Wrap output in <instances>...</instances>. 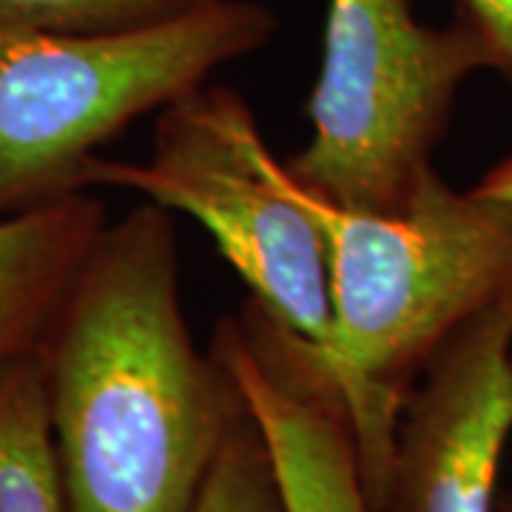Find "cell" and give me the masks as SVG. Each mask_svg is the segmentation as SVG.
I'll return each instance as SVG.
<instances>
[{
	"instance_id": "6da1fadb",
	"label": "cell",
	"mask_w": 512,
	"mask_h": 512,
	"mask_svg": "<svg viewBox=\"0 0 512 512\" xmlns=\"http://www.w3.org/2000/svg\"><path fill=\"white\" fill-rule=\"evenodd\" d=\"M37 356L63 512H197L248 407L191 336L171 211L109 220Z\"/></svg>"
},
{
	"instance_id": "7a4b0ae2",
	"label": "cell",
	"mask_w": 512,
	"mask_h": 512,
	"mask_svg": "<svg viewBox=\"0 0 512 512\" xmlns=\"http://www.w3.org/2000/svg\"><path fill=\"white\" fill-rule=\"evenodd\" d=\"M262 168L319 228L333 330L322 359L382 512L404 399L430 356L512 288V202L456 191L439 171L399 214L350 211L308 191L262 146Z\"/></svg>"
},
{
	"instance_id": "3957f363",
	"label": "cell",
	"mask_w": 512,
	"mask_h": 512,
	"mask_svg": "<svg viewBox=\"0 0 512 512\" xmlns=\"http://www.w3.org/2000/svg\"><path fill=\"white\" fill-rule=\"evenodd\" d=\"M256 0L131 32H57L0 12V220L86 191L100 148L276 35Z\"/></svg>"
},
{
	"instance_id": "277c9868",
	"label": "cell",
	"mask_w": 512,
	"mask_h": 512,
	"mask_svg": "<svg viewBox=\"0 0 512 512\" xmlns=\"http://www.w3.org/2000/svg\"><path fill=\"white\" fill-rule=\"evenodd\" d=\"M476 72L487 60L461 20L421 23L410 0H330L311 137L288 174L350 211L399 214L436 174L433 154Z\"/></svg>"
},
{
	"instance_id": "5b68a950",
	"label": "cell",
	"mask_w": 512,
	"mask_h": 512,
	"mask_svg": "<svg viewBox=\"0 0 512 512\" xmlns=\"http://www.w3.org/2000/svg\"><path fill=\"white\" fill-rule=\"evenodd\" d=\"M265 137L248 100L220 83L157 111L140 163L94 157L89 188H126L200 222L262 311L325 359L333 330L325 242L313 220L262 168Z\"/></svg>"
},
{
	"instance_id": "8992f818",
	"label": "cell",
	"mask_w": 512,
	"mask_h": 512,
	"mask_svg": "<svg viewBox=\"0 0 512 512\" xmlns=\"http://www.w3.org/2000/svg\"><path fill=\"white\" fill-rule=\"evenodd\" d=\"M512 436V288L467 319L404 399L382 512H498Z\"/></svg>"
},
{
	"instance_id": "52a82bcc",
	"label": "cell",
	"mask_w": 512,
	"mask_h": 512,
	"mask_svg": "<svg viewBox=\"0 0 512 512\" xmlns=\"http://www.w3.org/2000/svg\"><path fill=\"white\" fill-rule=\"evenodd\" d=\"M211 350L262 433L282 512H376L345 402L305 342L248 299L217 322Z\"/></svg>"
},
{
	"instance_id": "ba28073f",
	"label": "cell",
	"mask_w": 512,
	"mask_h": 512,
	"mask_svg": "<svg viewBox=\"0 0 512 512\" xmlns=\"http://www.w3.org/2000/svg\"><path fill=\"white\" fill-rule=\"evenodd\" d=\"M106 225L89 191L0 220V367L40 348Z\"/></svg>"
},
{
	"instance_id": "9c48e42d",
	"label": "cell",
	"mask_w": 512,
	"mask_h": 512,
	"mask_svg": "<svg viewBox=\"0 0 512 512\" xmlns=\"http://www.w3.org/2000/svg\"><path fill=\"white\" fill-rule=\"evenodd\" d=\"M0 512H63L37 350L0 367Z\"/></svg>"
},
{
	"instance_id": "30bf717a",
	"label": "cell",
	"mask_w": 512,
	"mask_h": 512,
	"mask_svg": "<svg viewBox=\"0 0 512 512\" xmlns=\"http://www.w3.org/2000/svg\"><path fill=\"white\" fill-rule=\"evenodd\" d=\"M197 512H282L271 456L251 413L237 421L225 441Z\"/></svg>"
},
{
	"instance_id": "8fae6325",
	"label": "cell",
	"mask_w": 512,
	"mask_h": 512,
	"mask_svg": "<svg viewBox=\"0 0 512 512\" xmlns=\"http://www.w3.org/2000/svg\"><path fill=\"white\" fill-rule=\"evenodd\" d=\"M208 3L214 0H0V12L57 32H131Z\"/></svg>"
},
{
	"instance_id": "7c38bea8",
	"label": "cell",
	"mask_w": 512,
	"mask_h": 512,
	"mask_svg": "<svg viewBox=\"0 0 512 512\" xmlns=\"http://www.w3.org/2000/svg\"><path fill=\"white\" fill-rule=\"evenodd\" d=\"M456 20L478 40L487 72L512 86V0H456Z\"/></svg>"
},
{
	"instance_id": "4fadbf2b",
	"label": "cell",
	"mask_w": 512,
	"mask_h": 512,
	"mask_svg": "<svg viewBox=\"0 0 512 512\" xmlns=\"http://www.w3.org/2000/svg\"><path fill=\"white\" fill-rule=\"evenodd\" d=\"M481 194L487 197H498V200H510L512 202V154L504 157L501 163H495L484 177L481 183L476 185Z\"/></svg>"
},
{
	"instance_id": "5bb4252c",
	"label": "cell",
	"mask_w": 512,
	"mask_h": 512,
	"mask_svg": "<svg viewBox=\"0 0 512 512\" xmlns=\"http://www.w3.org/2000/svg\"><path fill=\"white\" fill-rule=\"evenodd\" d=\"M498 512H512V490L498 495Z\"/></svg>"
}]
</instances>
